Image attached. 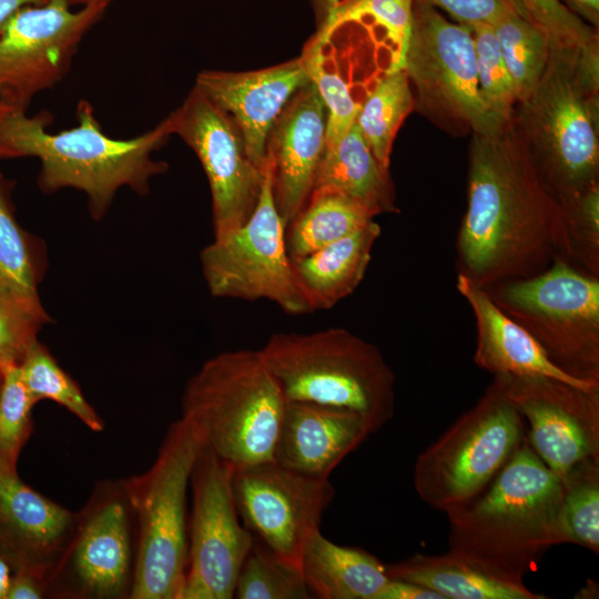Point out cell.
<instances>
[{"label": "cell", "mask_w": 599, "mask_h": 599, "mask_svg": "<svg viewBox=\"0 0 599 599\" xmlns=\"http://www.w3.org/2000/svg\"><path fill=\"white\" fill-rule=\"evenodd\" d=\"M560 205L512 122L471 134L467 207L456 237L457 274L489 287L535 276L556 258Z\"/></svg>", "instance_id": "obj_1"}, {"label": "cell", "mask_w": 599, "mask_h": 599, "mask_svg": "<svg viewBox=\"0 0 599 599\" xmlns=\"http://www.w3.org/2000/svg\"><path fill=\"white\" fill-rule=\"evenodd\" d=\"M77 118V126L51 133L49 116H29L24 108L0 101V158H38L40 187L84 192L92 216L99 220L120 187L146 194L150 180L166 170V163L153 160L152 153L173 134L172 123L167 116L139 136L120 140L102 131L87 101L78 104Z\"/></svg>", "instance_id": "obj_2"}, {"label": "cell", "mask_w": 599, "mask_h": 599, "mask_svg": "<svg viewBox=\"0 0 599 599\" xmlns=\"http://www.w3.org/2000/svg\"><path fill=\"white\" fill-rule=\"evenodd\" d=\"M564 486L527 437L484 493L447 514L450 551L506 579L525 575L555 545L564 544Z\"/></svg>", "instance_id": "obj_3"}, {"label": "cell", "mask_w": 599, "mask_h": 599, "mask_svg": "<svg viewBox=\"0 0 599 599\" xmlns=\"http://www.w3.org/2000/svg\"><path fill=\"white\" fill-rule=\"evenodd\" d=\"M512 123L559 204L599 185V44L550 47L545 70Z\"/></svg>", "instance_id": "obj_4"}, {"label": "cell", "mask_w": 599, "mask_h": 599, "mask_svg": "<svg viewBox=\"0 0 599 599\" xmlns=\"http://www.w3.org/2000/svg\"><path fill=\"white\" fill-rule=\"evenodd\" d=\"M286 399L261 351L206 361L187 382L182 418L235 470L274 463Z\"/></svg>", "instance_id": "obj_5"}, {"label": "cell", "mask_w": 599, "mask_h": 599, "mask_svg": "<svg viewBox=\"0 0 599 599\" xmlns=\"http://www.w3.org/2000/svg\"><path fill=\"white\" fill-rule=\"evenodd\" d=\"M260 351L286 402L355 412L373 433L394 416L392 368L376 345L346 328L274 333Z\"/></svg>", "instance_id": "obj_6"}, {"label": "cell", "mask_w": 599, "mask_h": 599, "mask_svg": "<svg viewBox=\"0 0 599 599\" xmlns=\"http://www.w3.org/2000/svg\"><path fill=\"white\" fill-rule=\"evenodd\" d=\"M202 438L180 418L143 474L125 479L136 524V565L130 599H181L187 564L186 497Z\"/></svg>", "instance_id": "obj_7"}, {"label": "cell", "mask_w": 599, "mask_h": 599, "mask_svg": "<svg viewBox=\"0 0 599 599\" xmlns=\"http://www.w3.org/2000/svg\"><path fill=\"white\" fill-rule=\"evenodd\" d=\"M526 437L524 418L493 379L417 457L414 488L429 507L447 514L478 498Z\"/></svg>", "instance_id": "obj_8"}, {"label": "cell", "mask_w": 599, "mask_h": 599, "mask_svg": "<svg viewBox=\"0 0 599 599\" xmlns=\"http://www.w3.org/2000/svg\"><path fill=\"white\" fill-rule=\"evenodd\" d=\"M570 377L599 384V278L555 258L544 272L485 290Z\"/></svg>", "instance_id": "obj_9"}, {"label": "cell", "mask_w": 599, "mask_h": 599, "mask_svg": "<svg viewBox=\"0 0 599 599\" xmlns=\"http://www.w3.org/2000/svg\"><path fill=\"white\" fill-rule=\"evenodd\" d=\"M419 113L450 134H486L507 125L484 103L471 29L414 1L403 68Z\"/></svg>", "instance_id": "obj_10"}, {"label": "cell", "mask_w": 599, "mask_h": 599, "mask_svg": "<svg viewBox=\"0 0 599 599\" xmlns=\"http://www.w3.org/2000/svg\"><path fill=\"white\" fill-rule=\"evenodd\" d=\"M136 524L125 479L98 481L49 575L48 598L130 599Z\"/></svg>", "instance_id": "obj_11"}, {"label": "cell", "mask_w": 599, "mask_h": 599, "mask_svg": "<svg viewBox=\"0 0 599 599\" xmlns=\"http://www.w3.org/2000/svg\"><path fill=\"white\" fill-rule=\"evenodd\" d=\"M285 234L265 162L261 195L250 219L236 231L214 237L200 253L210 294L267 300L293 315L313 312L294 274Z\"/></svg>", "instance_id": "obj_12"}, {"label": "cell", "mask_w": 599, "mask_h": 599, "mask_svg": "<svg viewBox=\"0 0 599 599\" xmlns=\"http://www.w3.org/2000/svg\"><path fill=\"white\" fill-rule=\"evenodd\" d=\"M235 468L203 447L190 486L187 564L181 599L234 598L241 567L254 535L240 522L232 478Z\"/></svg>", "instance_id": "obj_13"}, {"label": "cell", "mask_w": 599, "mask_h": 599, "mask_svg": "<svg viewBox=\"0 0 599 599\" xmlns=\"http://www.w3.org/2000/svg\"><path fill=\"white\" fill-rule=\"evenodd\" d=\"M111 1L74 11L68 0L18 10L0 32V101L26 108L67 72L79 42Z\"/></svg>", "instance_id": "obj_14"}, {"label": "cell", "mask_w": 599, "mask_h": 599, "mask_svg": "<svg viewBox=\"0 0 599 599\" xmlns=\"http://www.w3.org/2000/svg\"><path fill=\"white\" fill-rule=\"evenodd\" d=\"M232 487L243 525L280 558L301 568L304 549L335 496L328 479L263 463L236 469Z\"/></svg>", "instance_id": "obj_15"}, {"label": "cell", "mask_w": 599, "mask_h": 599, "mask_svg": "<svg viewBox=\"0 0 599 599\" xmlns=\"http://www.w3.org/2000/svg\"><path fill=\"white\" fill-rule=\"evenodd\" d=\"M169 116L173 134L195 152L206 174L214 237L236 231L257 205L264 170L248 159L235 123L196 88Z\"/></svg>", "instance_id": "obj_16"}, {"label": "cell", "mask_w": 599, "mask_h": 599, "mask_svg": "<svg viewBox=\"0 0 599 599\" xmlns=\"http://www.w3.org/2000/svg\"><path fill=\"white\" fill-rule=\"evenodd\" d=\"M494 379L526 420L532 450L561 479L578 464L599 459V388L550 377Z\"/></svg>", "instance_id": "obj_17"}, {"label": "cell", "mask_w": 599, "mask_h": 599, "mask_svg": "<svg viewBox=\"0 0 599 599\" xmlns=\"http://www.w3.org/2000/svg\"><path fill=\"white\" fill-rule=\"evenodd\" d=\"M327 111L311 81L274 122L266 141V163L277 211L287 227L306 205L326 148Z\"/></svg>", "instance_id": "obj_18"}, {"label": "cell", "mask_w": 599, "mask_h": 599, "mask_svg": "<svg viewBox=\"0 0 599 599\" xmlns=\"http://www.w3.org/2000/svg\"><path fill=\"white\" fill-rule=\"evenodd\" d=\"M311 82L301 57L246 72L202 71L194 88L240 130L251 162L264 170L268 133L292 97Z\"/></svg>", "instance_id": "obj_19"}, {"label": "cell", "mask_w": 599, "mask_h": 599, "mask_svg": "<svg viewBox=\"0 0 599 599\" xmlns=\"http://www.w3.org/2000/svg\"><path fill=\"white\" fill-rule=\"evenodd\" d=\"M74 521L75 512L35 491L17 471L0 464V554L13 570L31 568L49 576Z\"/></svg>", "instance_id": "obj_20"}, {"label": "cell", "mask_w": 599, "mask_h": 599, "mask_svg": "<svg viewBox=\"0 0 599 599\" xmlns=\"http://www.w3.org/2000/svg\"><path fill=\"white\" fill-rule=\"evenodd\" d=\"M373 434L357 413L306 402H286L274 463L328 479L334 468Z\"/></svg>", "instance_id": "obj_21"}, {"label": "cell", "mask_w": 599, "mask_h": 599, "mask_svg": "<svg viewBox=\"0 0 599 599\" xmlns=\"http://www.w3.org/2000/svg\"><path fill=\"white\" fill-rule=\"evenodd\" d=\"M456 290L475 319L474 362L493 376L550 377L585 388H599L575 379L557 368L534 337L505 314L488 293L457 274Z\"/></svg>", "instance_id": "obj_22"}, {"label": "cell", "mask_w": 599, "mask_h": 599, "mask_svg": "<svg viewBox=\"0 0 599 599\" xmlns=\"http://www.w3.org/2000/svg\"><path fill=\"white\" fill-rule=\"evenodd\" d=\"M382 229L375 220L311 254L291 260L312 311L329 309L362 283Z\"/></svg>", "instance_id": "obj_23"}, {"label": "cell", "mask_w": 599, "mask_h": 599, "mask_svg": "<svg viewBox=\"0 0 599 599\" xmlns=\"http://www.w3.org/2000/svg\"><path fill=\"white\" fill-rule=\"evenodd\" d=\"M389 579L427 587L444 599H545L524 581L493 575L464 557L448 550L441 555L415 554L385 565Z\"/></svg>", "instance_id": "obj_24"}, {"label": "cell", "mask_w": 599, "mask_h": 599, "mask_svg": "<svg viewBox=\"0 0 599 599\" xmlns=\"http://www.w3.org/2000/svg\"><path fill=\"white\" fill-rule=\"evenodd\" d=\"M301 570L311 593L321 599H380L389 581L374 555L336 545L321 531L308 540Z\"/></svg>", "instance_id": "obj_25"}, {"label": "cell", "mask_w": 599, "mask_h": 599, "mask_svg": "<svg viewBox=\"0 0 599 599\" xmlns=\"http://www.w3.org/2000/svg\"><path fill=\"white\" fill-rule=\"evenodd\" d=\"M313 191L348 196L374 216L398 211L389 169L377 161L356 122L336 146L325 149Z\"/></svg>", "instance_id": "obj_26"}, {"label": "cell", "mask_w": 599, "mask_h": 599, "mask_svg": "<svg viewBox=\"0 0 599 599\" xmlns=\"http://www.w3.org/2000/svg\"><path fill=\"white\" fill-rule=\"evenodd\" d=\"M357 201L335 192L313 191L304 209L286 227L291 260L311 254L373 221Z\"/></svg>", "instance_id": "obj_27"}, {"label": "cell", "mask_w": 599, "mask_h": 599, "mask_svg": "<svg viewBox=\"0 0 599 599\" xmlns=\"http://www.w3.org/2000/svg\"><path fill=\"white\" fill-rule=\"evenodd\" d=\"M412 84L404 69L386 71L365 97L356 124L377 161L389 169L395 136L414 110Z\"/></svg>", "instance_id": "obj_28"}, {"label": "cell", "mask_w": 599, "mask_h": 599, "mask_svg": "<svg viewBox=\"0 0 599 599\" xmlns=\"http://www.w3.org/2000/svg\"><path fill=\"white\" fill-rule=\"evenodd\" d=\"M414 0H339L321 21L319 30L344 23H357L377 39L389 52V70L404 68L412 23Z\"/></svg>", "instance_id": "obj_29"}, {"label": "cell", "mask_w": 599, "mask_h": 599, "mask_svg": "<svg viewBox=\"0 0 599 599\" xmlns=\"http://www.w3.org/2000/svg\"><path fill=\"white\" fill-rule=\"evenodd\" d=\"M38 262L0 186V296L17 302L47 323L38 291Z\"/></svg>", "instance_id": "obj_30"}, {"label": "cell", "mask_w": 599, "mask_h": 599, "mask_svg": "<svg viewBox=\"0 0 599 599\" xmlns=\"http://www.w3.org/2000/svg\"><path fill=\"white\" fill-rule=\"evenodd\" d=\"M18 366L35 403L52 400L69 410L89 429L103 430L102 418L87 400L79 385L39 341L30 346Z\"/></svg>", "instance_id": "obj_31"}, {"label": "cell", "mask_w": 599, "mask_h": 599, "mask_svg": "<svg viewBox=\"0 0 599 599\" xmlns=\"http://www.w3.org/2000/svg\"><path fill=\"white\" fill-rule=\"evenodd\" d=\"M491 28L514 82L518 104L534 90L545 70L549 40L518 13L504 17Z\"/></svg>", "instance_id": "obj_32"}, {"label": "cell", "mask_w": 599, "mask_h": 599, "mask_svg": "<svg viewBox=\"0 0 599 599\" xmlns=\"http://www.w3.org/2000/svg\"><path fill=\"white\" fill-rule=\"evenodd\" d=\"M564 542L599 552V459L585 460L561 479Z\"/></svg>", "instance_id": "obj_33"}, {"label": "cell", "mask_w": 599, "mask_h": 599, "mask_svg": "<svg viewBox=\"0 0 599 599\" xmlns=\"http://www.w3.org/2000/svg\"><path fill=\"white\" fill-rule=\"evenodd\" d=\"M559 205L556 258L599 278V185Z\"/></svg>", "instance_id": "obj_34"}, {"label": "cell", "mask_w": 599, "mask_h": 599, "mask_svg": "<svg viewBox=\"0 0 599 599\" xmlns=\"http://www.w3.org/2000/svg\"><path fill=\"white\" fill-rule=\"evenodd\" d=\"M238 599L313 598L301 568L288 564L254 537L236 580Z\"/></svg>", "instance_id": "obj_35"}, {"label": "cell", "mask_w": 599, "mask_h": 599, "mask_svg": "<svg viewBox=\"0 0 599 599\" xmlns=\"http://www.w3.org/2000/svg\"><path fill=\"white\" fill-rule=\"evenodd\" d=\"M37 403L29 394L18 365L1 369L0 376V464L17 471L21 450L33 432L32 409Z\"/></svg>", "instance_id": "obj_36"}, {"label": "cell", "mask_w": 599, "mask_h": 599, "mask_svg": "<svg viewBox=\"0 0 599 599\" xmlns=\"http://www.w3.org/2000/svg\"><path fill=\"white\" fill-rule=\"evenodd\" d=\"M311 81L324 101L327 111L326 148L338 144L355 123L361 102L352 93L351 84L337 71L327 69L322 47L309 41L302 53Z\"/></svg>", "instance_id": "obj_37"}, {"label": "cell", "mask_w": 599, "mask_h": 599, "mask_svg": "<svg viewBox=\"0 0 599 599\" xmlns=\"http://www.w3.org/2000/svg\"><path fill=\"white\" fill-rule=\"evenodd\" d=\"M470 29L481 99L497 120L508 124L514 120L517 97L494 30L489 26Z\"/></svg>", "instance_id": "obj_38"}, {"label": "cell", "mask_w": 599, "mask_h": 599, "mask_svg": "<svg viewBox=\"0 0 599 599\" xmlns=\"http://www.w3.org/2000/svg\"><path fill=\"white\" fill-rule=\"evenodd\" d=\"M525 19L539 29L550 47L587 48L599 44L598 29L571 11L561 0H519Z\"/></svg>", "instance_id": "obj_39"}, {"label": "cell", "mask_w": 599, "mask_h": 599, "mask_svg": "<svg viewBox=\"0 0 599 599\" xmlns=\"http://www.w3.org/2000/svg\"><path fill=\"white\" fill-rule=\"evenodd\" d=\"M45 323L21 304L0 296V370L19 365Z\"/></svg>", "instance_id": "obj_40"}, {"label": "cell", "mask_w": 599, "mask_h": 599, "mask_svg": "<svg viewBox=\"0 0 599 599\" xmlns=\"http://www.w3.org/2000/svg\"><path fill=\"white\" fill-rule=\"evenodd\" d=\"M447 12L457 23L474 28L494 27L504 17L518 13L525 18L519 0H414Z\"/></svg>", "instance_id": "obj_41"}, {"label": "cell", "mask_w": 599, "mask_h": 599, "mask_svg": "<svg viewBox=\"0 0 599 599\" xmlns=\"http://www.w3.org/2000/svg\"><path fill=\"white\" fill-rule=\"evenodd\" d=\"M48 573L38 569L13 570L6 599L48 598Z\"/></svg>", "instance_id": "obj_42"}, {"label": "cell", "mask_w": 599, "mask_h": 599, "mask_svg": "<svg viewBox=\"0 0 599 599\" xmlns=\"http://www.w3.org/2000/svg\"><path fill=\"white\" fill-rule=\"evenodd\" d=\"M380 599H444V597L414 582L389 579Z\"/></svg>", "instance_id": "obj_43"}, {"label": "cell", "mask_w": 599, "mask_h": 599, "mask_svg": "<svg viewBox=\"0 0 599 599\" xmlns=\"http://www.w3.org/2000/svg\"><path fill=\"white\" fill-rule=\"evenodd\" d=\"M565 4L591 27H599V0H564Z\"/></svg>", "instance_id": "obj_44"}, {"label": "cell", "mask_w": 599, "mask_h": 599, "mask_svg": "<svg viewBox=\"0 0 599 599\" xmlns=\"http://www.w3.org/2000/svg\"><path fill=\"white\" fill-rule=\"evenodd\" d=\"M48 0H0V32L7 21L21 8L41 4Z\"/></svg>", "instance_id": "obj_45"}, {"label": "cell", "mask_w": 599, "mask_h": 599, "mask_svg": "<svg viewBox=\"0 0 599 599\" xmlns=\"http://www.w3.org/2000/svg\"><path fill=\"white\" fill-rule=\"evenodd\" d=\"M13 569L0 554V599H6Z\"/></svg>", "instance_id": "obj_46"}, {"label": "cell", "mask_w": 599, "mask_h": 599, "mask_svg": "<svg viewBox=\"0 0 599 599\" xmlns=\"http://www.w3.org/2000/svg\"><path fill=\"white\" fill-rule=\"evenodd\" d=\"M339 0H313L314 7L321 21L338 3Z\"/></svg>", "instance_id": "obj_47"}, {"label": "cell", "mask_w": 599, "mask_h": 599, "mask_svg": "<svg viewBox=\"0 0 599 599\" xmlns=\"http://www.w3.org/2000/svg\"><path fill=\"white\" fill-rule=\"evenodd\" d=\"M597 590H598V583L592 582V585L586 586L581 590V593L583 595V596H581V598H589V595H591V598H595V595H598Z\"/></svg>", "instance_id": "obj_48"}, {"label": "cell", "mask_w": 599, "mask_h": 599, "mask_svg": "<svg viewBox=\"0 0 599 599\" xmlns=\"http://www.w3.org/2000/svg\"><path fill=\"white\" fill-rule=\"evenodd\" d=\"M71 4H88L90 2H93V1H100V0H68ZM108 1H111V0H108Z\"/></svg>", "instance_id": "obj_49"}, {"label": "cell", "mask_w": 599, "mask_h": 599, "mask_svg": "<svg viewBox=\"0 0 599 599\" xmlns=\"http://www.w3.org/2000/svg\"><path fill=\"white\" fill-rule=\"evenodd\" d=\"M0 376H1V370H0Z\"/></svg>", "instance_id": "obj_50"}]
</instances>
